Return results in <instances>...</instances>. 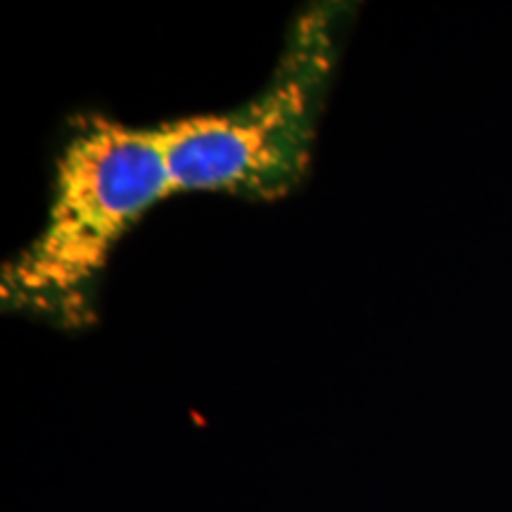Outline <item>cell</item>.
<instances>
[{"mask_svg": "<svg viewBox=\"0 0 512 512\" xmlns=\"http://www.w3.org/2000/svg\"><path fill=\"white\" fill-rule=\"evenodd\" d=\"M174 192L162 128L86 119L57 157L46 228L12 264L10 292L41 309H81L117 242Z\"/></svg>", "mask_w": 512, "mask_h": 512, "instance_id": "cell-1", "label": "cell"}, {"mask_svg": "<svg viewBox=\"0 0 512 512\" xmlns=\"http://www.w3.org/2000/svg\"><path fill=\"white\" fill-rule=\"evenodd\" d=\"M330 46L309 29L259 98L233 112L162 128L176 192L221 190L275 200L302 181L311 159Z\"/></svg>", "mask_w": 512, "mask_h": 512, "instance_id": "cell-2", "label": "cell"}]
</instances>
